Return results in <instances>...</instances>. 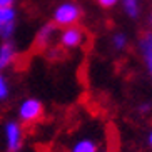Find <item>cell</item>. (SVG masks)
I'll use <instances>...</instances> for the list:
<instances>
[{
    "mask_svg": "<svg viewBox=\"0 0 152 152\" xmlns=\"http://www.w3.org/2000/svg\"><path fill=\"white\" fill-rule=\"evenodd\" d=\"M112 47L115 50H124L125 45H127V35L125 34H122V32H117V34H114L112 35Z\"/></svg>",
    "mask_w": 152,
    "mask_h": 152,
    "instance_id": "10",
    "label": "cell"
},
{
    "mask_svg": "<svg viewBox=\"0 0 152 152\" xmlns=\"http://www.w3.org/2000/svg\"><path fill=\"white\" fill-rule=\"evenodd\" d=\"M54 23L58 27H70L77 25V22L82 18V9L75 2H64L54 10Z\"/></svg>",
    "mask_w": 152,
    "mask_h": 152,
    "instance_id": "1",
    "label": "cell"
},
{
    "mask_svg": "<svg viewBox=\"0 0 152 152\" xmlns=\"http://www.w3.org/2000/svg\"><path fill=\"white\" fill-rule=\"evenodd\" d=\"M55 32H57V25L54 22H49V23H45V25H42L35 37L37 47H47L50 44V40H52V37L55 35Z\"/></svg>",
    "mask_w": 152,
    "mask_h": 152,
    "instance_id": "7",
    "label": "cell"
},
{
    "mask_svg": "<svg viewBox=\"0 0 152 152\" xmlns=\"http://www.w3.org/2000/svg\"><path fill=\"white\" fill-rule=\"evenodd\" d=\"M84 39V30L77 25H70V27H65L60 34V45L64 49H77L82 45Z\"/></svg>",
    "mask_w": 152,
    "mask_h": 152,
    "instance_id": "4",
    "label": "cell"
},
{
    "mask_svg": "<svg viewBox=\"0 0 152 152\" xmlns=\"http://www.w3.org/2000/svg\"><path fill=\"white\" fill-rule=\"evenodd\" d=\"M151 110V104H140L139 105V112H142V114H145V112Z\"/></svg>",
    "mask_w": 152,
    "mask_h": 152,
    "instance_id": "16",
    "label": "cell"
},
{
    "mask_svg": "<svg viewBox=\"0 0 152 152\" xmlns=\"http://www.w3.org/2000/svg\"><path fill=\"white\" fill-rule=\"evenodd\" d=\"M7 97H9V82L0 74V100H5Z\"/></svg>",
    "mask_w": 152,
    "mask_h": 152,
    "instance_id": "13",
    "label": "cell"
},
{
    "mask_svg": "<svg viewBox=\"0 0 152 152\" xmlns=\"http://www.w3.org/2000/svg\"><path fill=\"white\" fill-rule=\"evenodd\" d=\"M149 23L152 25V14H151V17H149Z\"/></svg>",
    "mask_w": 152,
    "mask_h": 152,
    "instance_id": "18",
    "label": "cell"
},
{
    "mask_svg": "<svg viewBox=\"0 0 152 152\" xmlns=\"http://www.w3.org/2000/svg\"><path fill=\"white\" fill-rule=\"evenodd\" d=\"M44 114V104L39 99H25L20 107H18V117L20 121L25 124H32V122L39 121Z\"/></svg>",
    "mask_w": 152,
    "mask_h": 152,
    "instance_id": "2",
    "label": "cell"
},
{
    "mask_svg": "<svg viewBox=\"0 0 152 152\" xmlns=\"http://www.w3.org/2000/svg\"><path fill=\"white\" fill-rule=\"evenodd\" d=\"M124 14L129 18H137L140 14V2L139 0H121Z\"/></svg>",
    "mask_w": 152,
    "mask_h": 152,
    "instance_id": "9",
    "label": "cell"
},
{
    "mask_svg": "<svg viewBox=\"0 0 152 152\" xmlns=\"http://www.w3.org/2000/svg\"><path fill=\"white\" fill-rule=\"evenodd\" d=\"M149 144L152 145V130H151V134H149Z\"/></svg>",
    "mask_w": 152,
    "mask_h": 152,
    "instance_id": "17",
    "label": "cell"
},
{
    "mask_svg": "<svg viewBox=\"0 0 152 152\" xmlns=\"http://www.w3.org/2000/svg\"><path fill=\"white\" fill-rule=\"evenodd\" d=\"M17 58V49L15 44L10 40H4L0 45V72L5 70L10 64Z\"/></svg>",
    "mask_w": 152,
    "mask_h": 152,
    "instance_id": "6",
    "label": "cell"
},
{
    "mask_svg": "<svg viewBox=\"0 0 152 152\" xmlns=\"http://www.w3.org/2000/svg\"><path fill=\"white\" fill-rule=\"evenodd\" d=\"M4 134H5V145L9 152H18L22 147L23 142V132H22V125L15 121H9L4 127Z\"/></svg>",
    "mask_w": 152,
    "mask_h": 152,
    "instance_id": "3",
    "label": "cell"
},
{
    "mask_svg": "<svg viewBox=\"0 0 152 152\" xmlns=\"http://www.w3.org/2000/svg\"><path fill=\"white\" fill-rule=\"evenodd\" d=\"M15 0H0V9H7V7H14Z\"/></svg>",
    "mask_w": 152,
    "mask_h": 152,
    "instance_id": "15",
    "label": "cell"
},
{
    "mask_svg": "<svg viewBox=\"0 0 152 152\" xmlns=\"http://www.w3.org/2000/svg\"><path fill=\"white\" fill-rule=\"evenodd\" d=\"M139 50L144 57V64L152 79V32H145L139 40Z\"/></svg>",
    "mask_w": 152,
    "mask_h": 152,
    "instance_id": "5",
    "label": "cell"
},
{
    "mask_svg": "<svg viewBox=\"0 0 152 152\" xmlns=\"http://www.w3.org/2000/svg\"><path fill=\"white\" fill-rule=\"evenodd\" d=\"M15 15H17V12H15L14 7L0 9V25H2V23H7V22H14Z\"/></svg>",
    "mask_w": 152,
    "mask_h": 152,
    "instance_id": "12",
    "label": "cell"
},
{
    "mask_svg": "<svg viewBox=\"0 0 152 152\" xmlns=\"http://www.w3.org/2000/svg\"><path fill=\"white\" fill-rule=\"evenodd\" d=\"M117 2H119V0H97V4L100 5V7H104V9H110L114 5H117Z\"/></svg>",
    "mask_w": 152,
    "mask_h": 152,
    "instance_id": "14",
    "label": "cell"
},
{
    "mask_svg": "<svg viewBox=\"0 0 152 152\" xmlns=\"http://www.w3.org/2000/svg\"><path fill=\"white\" fill-rule=\"evenodd\" d=\"M97 142L92 140V139L85 137V139H80L77 140L74 145H72L70 152H97Z\"/></svg>",
    "mask_w": 152,
    "mask_h": 152,
    "instance_id": "8",
    "label": "cell"
},
{
    "mask_svg": "<svg viewBox=\"0 0 152 152\" xmlns=\"http://www.w3.org/2000/svg\"><path fill=\"white\" fill-rule=\"evenodd\" d=\"M15 30V20L14 22H7L0 25V39L2 40H10V37L14 35Z\"/></svg>",
    "mask_w": 152,
    "mask_h": 152,
    "instance_id": "11",
    "label": "cell"
}]
</instances>
